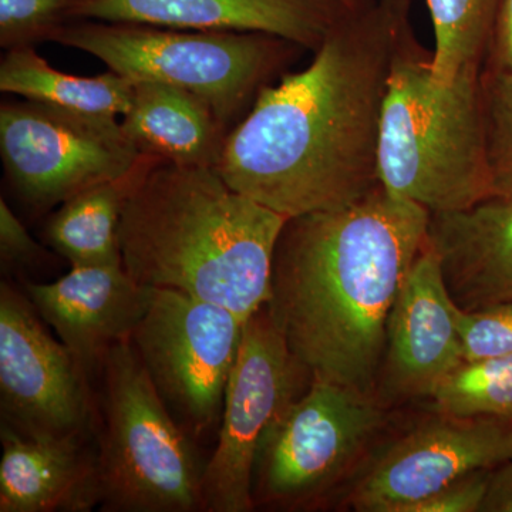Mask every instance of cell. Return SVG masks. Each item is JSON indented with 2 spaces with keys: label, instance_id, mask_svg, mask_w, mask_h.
<instances>
[{
  "label": "cell",
  "instance_id": "11",
  "mask_svg": "<svg viewBox=\"0 0 512 512\" xmlns=\"http://www.w3.org/2000/svg\"><path fill=\"white\" fill-rule=\"evenodd\" d=\"M311 377L264 305L245 322L217 443L202 476V512H251L252 468L269 424Z\"/></svg>",
  "mask_w": 512,
  "mask_h": 512
},
{
  "label": "cell",
  "instance_id": "22",
  "mask_svg": "<svg viewBox=\"0 0 512 512\" xmlns=\"http://www.w3.org/2000/svg\"><path fill=\"white\" fill-rule=\"evenodd\" d=\"M431 412L512 417V355L463 362L437 387Z\"/></svg>",
  "mask_w": 512,
  "mask_h": 512
},
{
  "label": "cell",
  "instance_id": "2",
  "mask_svg": "<svg viewBox=\"0 0 512 512\" xmlns=\"http://www.w3.org/2000/svg\"><path fill=\"white\" fill-rule=\"evenodd\" d=\"M429 222L426 208L382 185L286 221L266 306L311 380L377 393L387 320Z\"/></svg>",
  "mask_w": 512,
  "mask_h": 512
},
{
  "label": "cell",
  "instance_id": "12",
  "mask_svg": "<svg viewBox=\"0 0 512 512\" xmlns=\"http://www.w3.org/2000/svg\"><path fill=\"white\" fill-rule=\"evenodd\" d=\"M511 460L512 417L433 412L393 440L380 441L336 507L404 512L468 474L495 470Z\"/></svg>",
  "mask_w": 512,
  "mask_h": 512
},
{
  "label": "cell",
  "instance_id": "17",
  "mask_svg": "<svg viewBox=\"0 0 512 512\" xmlns=\"http://www.w3.org/2000/svg\"><path fill=\"white\" fill-rule=\"evenodd\" d=\"M0 512L100 507L96 440L25 436L0 426Z\"/></svg>",
  "mask_w": 512,
  "mask_h": 512
},
{
  "label": "cell",
  "instance_id": "4",
  "mask_svg": "<svg viewBox=\"0 0 512 512\" xmlns=\"http://www.w3.org/2000/svg\"><path fill=\"white\" fill-rule=\"evenodd\" d=\"M433 53L404 30L390 74L379 144L380 185L430 214L467 210L495 195L488 163L481 69L450 84L431 72Z\"/></svg>",
  "mask_w": 512,
  "mask_h": 512
},
{
  "label": "cell",
  "instance_id": "21",
  "mask_svg": "<svg viewBox=\"0 0 512 512\" xmlns=\"http://www.w3.org/2000/svg\"><path fill=\"white\" fill-rule=\"evenodd\" d=\"M503 0H426L434 29L431 72L450 84L467 69L483 67Z\"/></svg>",
  "mask_w": 512,
  "mask_h": 512
},
{
  "label": "cell",
  "instance_id": "26",
  "mask_svg": "<svg viewBox=\"0 0 512 512\" xmlns=\"http://www.w3.org/2000/svg\"><path fill=\"white\" fill-rule=\"evenodd\" d=\"M493 470H481L454 481L439 493L407 507L404 512H481Z\"/></svg>",
  "mask_w": 512,
  "mask_h": 512
},
{
  "label": "cell",
  "instance_id": "25",
  "mask_svg": "<svg viewBox=\"0 0 512 512\" xmlns=\"http://www.w3.org/2000/svg\"><path fill=\"white\" fill-rule=\"evenodd\" d=\"M464 362L512 355V302L480 311H458Z\"/></svg>",
  "mask_w": 512,
  "mask_h": 512
},
{
  "label": "cell",
  "instance_id": "3",
  "mask_svg": "<svg viewBox=\"0 0 512 512\" xmlns=\"http://www.w3.org/2000/svg\"><path fill=\"white\" fill-rule=\"evenodd\" d=\"M286 221L229 187L217 168L158 160L121 212V261L138 284L217 303L247 322L271 299Z\"/></svg>",
  "mask_w": 512,
  "mask_h": 512
},
{
  "label": "cell",
  "instance_id": "9",
  "mask_svg": "<svg viewBox=\"0 0 512 512\" xmlns=\"http://www.w3.org/2000/svg\"><path fill=\"white\" fill-rule=\"evenodd\" d=\"M0 156L20 197L43 211L130 173L141 153L117 117L26 99L0 107Z\"/></svg>",
  "mask_w": 512,
  "mask_h": 512
},
{
  "label": "cell",
  "instance_id": "30",
  "mask_svg": "<svg viewBox=\"0 0 512 512\" xmlns=\"http://www.w3.org/2000/svg\"><path fill=\"white\" fill-rule=\"evenodd\" d=\"M345 8L350 10L363 8L370 0H338Z\"/></svg>",
  "mask_w": 512,
  "mask_h": 512
},
{
  "label": "cell",
  "instance_id": "14",
  "mask_svg": "<svg viewBox=\"0 0 512 512\" xmlns=\"http://www.w3.org/2000/svg\"><path fill=\"white\" fill-rule=\"evenodd\" d=\"M153 291L138 284L123 264L72 266L49 284L23 282L40 318L92 377L114 345L131 339Z\"/></svg>",
  "mask_w": 512,
  "mask_h": 512
},
{
  "label": "cell",
  "instance_id": "1",
  "mask_svg": "<svg viewBox=\"0 0 512 512\" xmlns=\"http://www.w3.org/2000/svg\"><path fill=\"white\" fill-rule=\"evenodd\" d=\"M410 0L346 10L312 62L266 84L225 138L229 187L295 218L362 200L380 187L384 101Z\"/></svg>",
  "mask_w": 512,
  "mask_h": 512
},
{
  "label": "cell",
  "instance_id": "6",
  "mask_svg": "<svg viewBox=\"0 0 512 512\" xmlns=\"http://www.w3.org/2000/svg\"><path fill=\"white\" fill-rule=\"evenodd\" d=\"M392 409L376 392L311 380L259 440L252 468L255 510L318 511L338 504L383 439Z\"/></svg>",
  "mask_w": 512,
  "mask_h": 512
},
{
  "label": "cell",
  "instance_id": "28",
  "mask_svg": "<svg viewBox=\"0 0 512 512\" xmlns=\"http://www.w3.org/2000/svg\"><path fill=\"white\" fill-rule=\"evenodd\" d=\"M484 63L512 73V0L501 2Z\"/></svg>",
  "mask_w": 512,
  "mask_h": 512
},
{
  "label": "cell",
  "instance_id": "27",
  "mask_svg": "<svg viewBox=\"0 0 512 512\" xmlns=\"http://www.w3.org/2000/svg\"><path fill=\"white\" fill-rule=\"evenodd\" d=\"M39 244L16 218L6 201L0 200V259L3 271H18L42 258Z\"/></svg>",
  "mask_w": 512,
  "mask_h": 512
},
{
  "label": "cell",
  "instance_id": "10",
  "mask_svg": "<svg viewBox=\"0 0 512 512\" xmlns=\"http://www.w3.org/2000/svg\"><path fill=\"white\" fill-rule=\"evenodd\" d=\"M0 410L2 424L25 436L96 440L93 377L33 303L0 285Z\"/></svg>",
  "mask_w": 512,
  "mask_h": 512
},
{
  "label": "cell",
  "instance_id": "15",
  "mask_svg": "<svg viewBox=\"0 0 512 512\" xmlns=\"http://www.w3.org/2000/svg\"><path fill=\"white\" fill-rule=\"evenodd\" d=\"M346 10L338 0H79L70 18L265 33L315 52Z\"/></svg>",
  "mask_w": 512,
  "mask_h": 512
},
{
  "label": "cell",
  "instance_id": "16",
  "mask_svg": "<svg viewBox=\"0 0 512 512\" xmlns=\"http://www.w3.org/2000/svg\"><path fill=\"white\" fill-rule=\"evenodd\" d=\"M427 239L461 311L512 302V195L495 194L467 210L430 214Z\"/></svg>",
  "mask_w": 512,
  "mask_h": 512
},
{
  "label": "cell",
  "instance_id": "13",
  "mask_svg": "<svg viewBox=\"0 0 512 512\" xmlns=\"http://www.w3.org/2000/svg\"><path fill=\"white\" fill-rule=\"evenodd\" d=\"M458 311L439 256L427 239L387 320L376 387L387 406L430 400L441 382L464 362Z\"/></svg>",
  "mask_w": 512,
  "mask_h": 512
},
{
  "label": "cell",
  "instance_id": "20",
  "mask_svg": "<svg viewBox=\"0 0 512 512\" xmlns=\"http://www.w3.org/2000/svg\"><path fill=\"white\" fill-rule=\"evenodd\" d=\"M0 90L60 109L117 117L130 109L133 80L113 70L94 77L66 74L29 46H19L0 63Z\"/></svg>",
  "mask_w": 512,
  "mask_h": 512
},
{
  "label": "cell",
  "instance_id": "23",
  "mask_svg": "<svg viewBox=\"0 0 512 512\" xmlns=\"http://www.w3.org/2000/svg\"><path fill=\"white\" fill-rule=\"evenodd\" d=\"M481 94L494 191L512 195V73L484 63Z\"/></svg>",
  "mask_w": 512,
  "mask_h": 512
},
{
  "label": "cell",
  "instance_id": "18",
  "mask_svg": "<svg viewBox=\"0 0 512 512\" xmlns=\"http://www.w3.org/2000/svg\"><path fill=\"white\" fill-rule=\"evenodd\" d=\"M121 126L140 153L167 163L217 168L225 126L201 97L171 84L133 80Z\"/></svg>",
  "mask_w": 512,
  "mask_h": 512
},
{
  "label": "cell",
  "instance_id": "29",
  "mask_svg": "<svg viewBox=\"0 0 512 512\" xmlns=\"http://www.w3.org/2000/svg\"><path fill=\"white\" fill-rule=\"evenodd\" d=\"M481 512H512V460L491 473Z\"/></svg>",
  "mask_w": 512,
  "mask_h": 512
},
{
  "label": "cell",
  "instance_id": "8",
  "mask_svg": "<svg viewBox=\"0 0 512 512\" xmlns=\"http://www.w3.org/2000/svg\"><path fill=\"white\" fill-rule=\"evenodd\" d=\"M245 320L175 289L154 288L131 343L167 409L195 443L214 437Z\"/></svg>",
  "mask_w": 512,
  "mask_h": 512
},
{
  "label": "cell",
  "instance_id": "24",
  "mask_svg": "<svg viewBox=\"0 0 512 512\" xmlns=\"http://www.w3.org/2000/svg\"><path fill=\"white\" fill-rule=\"evenodd\" d=\"M79 0H0V45L29 46L46 39Z\"/></svg>",
  "mask_w": 512,
  "mask_h": 512
},
{
  "label": "cell",
  "instance_id": "5",
  "mask_svg": "<svg viewBox=\"0 0 512 512\" xmlns=\"http://www.w3.org/2000/svg\"><path fill=\"white\" fill-rule=\"evenodd\" d=\"M97 377V464L104 512H202L198 446L167 409L130 340Z\"/></svg>",
  "mask_w": 512,
  "mask_h": 512
},
{
  "label": "cell",
  "instance_id": "19",
  "mask_svg": "<svg viewBox=\"0 0 512 512\" xmlns=\"http://www.w3.org/2000/svg\"><path fill=\"white\" fill-rule=\"evenodd\" d=\"M158 158L141 153L136 167L116 180L93 185L60 204L45 238L72 266L119 265V227L128 195Z\"/></svg>",
  "mask_w": 512,
  "mask_h": 512
},
{
  "label": "cell",
  "instance_id": "7",
  "mask_svg": "<svg viewBox=\"0 0 512 512\" xmlns=\"http://www.w3.org/2000/svg\"><path fill=\"white\" fill-rule=\"evenodd\" d=\"M50 42L89 53L127 79L181 87L201 97L225 127L258 96L295 49L255 32H205L87 20L59 25Z\"/></svg>",
  "mask_w": 512,
  "mask_h": 512
}]
</instances>
